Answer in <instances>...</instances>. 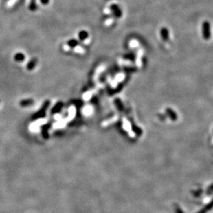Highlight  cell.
<instances>
[{
  "label": "cell",
  "mask_w": 213,
  "mask_h": 213,
  "mask_svg": "<svg viewBox=\"0 0 213 213\" xmlns=\"http://www.w3.org/2000/svg\"><path fill=\"white\" fill-rule=\"evenodd\" d=\"M40 2L43 5H47L49 3V0H40Z\"/></svg>",
  "instance_id": "obj_13"
},
{
  "label": "cell",
  "mask_w": 213,
  "mask_h": 213,
  "mask_svg": "<svg viewBox=\"0 0 213 213\" xmlns=\"http://www.w3.org/2000/svg\"><path fill=\"white\" fill-rule=\"evenodd\" d=\"M175 213H184L183 212V210L181 209L180 208V207L179 205H176L175 208Z\"/></svg>",
  "instance_id": "obj_10"
},
{
  "label": "cell",
  "mask_w": 213,
  "mask_h": 213,
  "mask_svg": "<svg viewBox=\"0 0 213 213\" xmlns=\"http://www.w3.org/2000/svg\"><path fill=\"white\" fill-rule=\"evenodd\" d=\"M202 32H203V37L205 40H208L211 36L210 33V23L208 21H205L203 23L202 26Z\"/></svg>",
  "instance_id": "obj_1"
},
{
  "label": "cell",
  "mask_w": 213,
  "mask_h": 213,
  "mask_svg": "<svg viewBox=\"0 0 213 213\" xmlns=\"http://www.w3.org/2000/svg\"><path fill=\"white\" fill-rule=\"evenodd\" d=\"M87 36V33L86 31H82L81 32H80L79 33V38L81 39V40H83V39H85L86 37Z\"/></svg>",
  "instance_id": "obj_7"
},
{
  "label": "cell",
  "mask_w": 213,
  "mask_h": 213,
  "mask_svg": "<svg viewBox=\"0 0 213 213\" xmlns=\"http://www.w3.org/2000/svg\"><path fill=\"white\" fill-rule=\"evenodd\" d=\"M17 0H9V1H8V2L7 3L6 6H7V7L13 6V5L15 4L16 2H17Z\"/></svg>",
  "instance_id": "obj_8"
},
{
  "label": "cell",
  "mask_w": 213,
  "mask_h": 213,
  "mask_svg": "<svg viewBox=\"0 0 213 213\" xmlns=\"http://www.w3.org/2000/svg\"><path fill=\"white\" fill-rule=\"evenodd\" d=\"M161 35L162 37L163 40L165 41H167L169 39V31H168V28H162L161 30Z\"/></svg>",
  "instance_id": "obj_4"
},
{
  "label": "cell",
  "mask_w": 213,
  "mask_h": 213,
  "mask_svg": "<svg viewBox=\"0 0 213 213\" xmlns=\"http://www.w3.org/2000/svg\"><path fill=\"white\" fill-rule=\"evenodd\" d=\"M28 7H29V9L31 10V11H34V10H36V5L34 1H31V2L28 3Z\"/></svg>",
  "instance_id": "obj_5"
},
{
  "label": "cell",
  "mask_w": 213,
  "mask_h": 213,
  "mask_svg": "<svg viewBox=\"0 0 213 213\" xmlns=\"http://www.w3.org/2000/svg\"><path fill=\"white\" fill-rule=\"evenodd\" d=\"M109 8L110 10H111V13H112L116 17L120 18V17H122V13L121 10H120L119 6L118 4H116V3H111Z\"/></svg>",
  "instance_id": "obj_2"
},
{
  "label": "cell",
  "mask_w": 213,
  "mask_h": 213,
  "mask_svg": "<svg viewBox=\"0 0 213 213\" xmlns=\"http://www.w3.org/2000/svg\"><path fill=\"white\" fill-rule=\"evenodd\" d=\"M113 22V19L112 17H109V18L106 19L105 21H104V25L106 26H109L112 24V23Z\"/></svg>",
  "instance_id": "obj_6"
},
{
  "label": "cell",
  "mask_w": 213,
  "mask_h": 213,
  "mask_svg": "<svg viewBox=\"0 0 213 213\" xmlns=\"http://www.w3.org/2000/svg\"><path fill=\"white\" fill-rule=\"evenodd\" d=\"M212 208H213V200L211 201L210 203H208L205 206H204L201 210H200L197 213H208V211L211 210Z\"/></svg>",
  "instance_id": "obj_3"
},
{
  "label": "cell",
  "mask_w": 213,
  "mask_h": 213,
  "mask_svg": "<svg viewBox=\"0 0 213 213\" xmlns=\"http://www.w3.org/2000/svg\"><path fill=\"white\" fill-rule=\"evenodd\" d=\"M15 58L16 60H21L24 58V56L22 54H21V53H17V54L15 55Z\"/></svg>",
  "instance_id": "obj_9"
},
{
  "label": "cell",
  "mask_w": 213,
  "mask_h": 213,
  "mask_svg": "<svg viewBox=\"0 0 213 213\" xmlns=\"http://www.w3.org/2000/svg\"><path fill=\"white\" fill-rule=\"evenodd\" d=\"M212 192H213V184H212V185L209 186L208 188L207 194H212Z\"/></svg>",
  "instance_id": "obj_11"
},
{
  "label": "cell",
  "mask_w": 213,
  "mask_h": 213,
  "mask_svg": "<svg viewBox=\"0 0 213 213\" xmlns=\"http://www.w3.org/2000/svg\"><path fill=\"white\" fill-rule=\"evenodd\" d=\"M104 14H106V15H109V14L111 13V10H110V8H104Z\"/></svg>",
  "instance_id": "obj_12"
}]
</instances>
